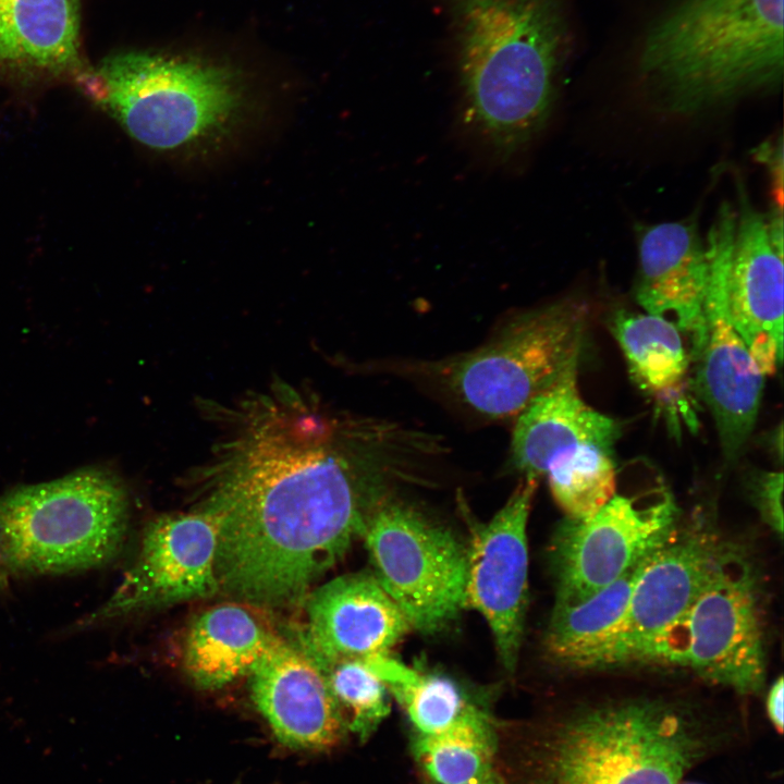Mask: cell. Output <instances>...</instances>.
I'll return each instance as SVG.
<instances>
[{
    "instance_id": "cell-8",
    "label": "cell",
    "mask_w": 784,
    "mask_h": 784,
    "mask_svg": "<svg viewBox=\"0 0 784 784\" xmlns=\"http://www.w3.org/2000/svg\"><path fill=\"white\" fill-rule=\"evenodd\" d=\"M762 584L748 550L723 539L702 587L662 638L651 664L686 667L742 696L761 693L767 666Z\"/></svg>"
},
{
    "instance_id": "cell-10",
    "label": "cell",
    "mask_w": 784,
    "mask_h": 784,
    "mask_svg": "<svg viewBox=\"0 0 784 784\" xmlns=\"http://www.w3.org/2000/svg\"><path fill=\"white\" fill-rule=\"evenodd\" d=\"M735 225L736 210L724 203L708 233L705 324L699 342L690 348L697 393L714 419L730 460L737 456L755 427L765 377L728 316L726 284Z\"/></svg>"
},
{
    "instance_id": "cell-23",
    "label": "cell",
    "mask_w": 784,
    "mask_h": 784,
    "mask_svg": "<svg viewBox=\"0 0 784 784\" xmlns=\"http://www.w3.org/2000/svg\"><path fill=\"white\" fill-rule=\"evenodd\" d=\"M649 553L585 601L554 605L547 647L555 660L576 669L593 670L625 616L634 584Z\"/></svg>"
},
{
    "instance_id": "cell-4",
    "label": "cell",
    "mask_w": 784,
    "mask_h": 784,
    "mask_svg": "<svg viewBox=\"0 0 784 784\" xmlns=\"http://www.w3.org/2000/svg\"><path fill=\"white\" fill-rule=\"evenodd\" d=\"M636 60L640 87L672 113L773 90L783 77V0H674L646 28Z\"/></svg>"
},
{
    "instance_id": "cell-12",
    "label": "cell",
    "mask_w": 784,
    "mask_h": 784,
    "mask_svg": "<svg viewBox=\"0 0 784 784\" xmlns=\"http://www.w3.org/2000/svg\"><path fill=\"white\" fill-rule=\"evenodd\" d=\"M722 541L703 522L677 524L647 556L625 616L593 670L651 664L662 638L702 587Z\"/></svg>"
},
{
    "instance_id": "cell-6",
    "label": "cell",
    "mask_w": 784,
    "mask_h": 784,
    "mask_svg": "<svg viewBox=\"0 0 784 784\" xmlns=\"http://www.w3.org/2000/svg\"><path fill=\"white\" fill-rule=\"evenodd\" d=\"M85 87L134 139L158 150L220 137L245 102L230 69L147 52L107 58L86 75Z\"/></svg>"
},
{
    "instance_id": "cell-25",
    "label": "cell",
    "mask_w": 784,
    "mask_h": 784,
    "mask_svg": "<svg viewBox=\"0 0 784 784\" xmlns=\"http://www.w3.org/2000/svg\"><path fill=\"white\" fill-rule=\"evenodd\" d=\"M550 491L566 517H587L616 494L613 449L584 444L558 457L548 468Z\"/></svg>"
},
{
    "instance_id": "cell-24",
    "label": "cell",
    "mask_w": 784,
    "mask_h": 784,
    "mask_svg": "<svg viewBox=\"0 0 784 784\" xmlns=\"http://www.w3.org/2000/svg\"><path fill=\"white\" fill-rule=\"evenodd\" d=\"M497 734L488 714L477 706L434 734L417 735L413 752L437 784H463L493 770Z\"/></svg>"
},
{
    "instance_id": "cell-13",
    "label": "cell",
    "mask_w": 784,
    "mask_h": 784,
    "mask_svg": "<svg viewBox=\"0 0 784 784\" xmlns=\"http://www.w3.org/2000/svg\"><path fill=\"white\" fill-rule=\"evenodd\" d=\"M217 531L213 518L196 509L156 517L146 527L137 559L122 583L77 627H93L219 591Z\"/></svg>"
},
{
    "instance_id": "cell-17",
    "label": "cell",
    "mask_w": 784,
    "mask_h": 784,
    "mask_svg": "<svg viewBox=\"0 0 784 784\" xmlns=\"http://www.w3.org/2000/svg\"><path fill=\"white\" fill-rule=\"evenodd\" d=\"M307 601L303 645L318 663L387 654L411 629L372 574L334 578Z\"/></svg>"
},
{
    "instance_id": "cell-7",
    "label": "cell",
    "mask_w": 784,
    "mask_h": 784,
    "mask_svg": "<svg viewBox=\"0 0 784 784\" xmlns=\"http://www.w3.org/2000/svg\"><path fill=\"white\" fill-rule=\"evenodd\" d=\"M127 519L125 489L101 468L16 487L0 497V568L47 575L101 566L121 549Z\"/></svg>"
},
{
    "instance_id": "cell-28",
    "label": "cell",
    "mask_w": 784,
    "mask_h": 784,
    "mask_svg": "<svg viewBox=\"0 0 784 784\" xmlns=\"http://www.w3.org/2000/svg\"><path fill=\"white\" fill-rule=\"evenodd\" d=\"M754 157L761 163L768 166L772 177L775 205L783 206V145L782 137L777 140H769L755 149Z\"/></svg>"
},
{
    "instance_id": "cell-19",
    "label": "cell",
    "mask_w": 784,
    "mask_h": 784,
    "mask_svg": "<svg viewBox=\"0 0 784 784\" xmlns=\"http://www.w3.org/2000/svg\"><path fill=\"white\" fill-rule=\"evenodd\" d=\"M638 247V304L648 314L672 315L678 329L690 336L693 348L702 335L709 271L695 220L645 228Z\"/></svg>"
},
{
    "instance_id": "cell-2",
    "label": "cell",
    "mask_w": 784,
    "mask_h": 784,
    "mask_svg": "<svg viewBox=\"0 0 784 784\" xmlns=\"http://www.w3.org/2000/svg\"><path fill=\"white\" fill-rule=\"evenodd\" d=\"M739 719L684 695L587 699L537 730L525 756L526 784H679L739 747Z\"/></svg>"
},
{
    "instance_id": "cell-21",
    "label": "cell",
    "mask_w": 784,
    "mask_h": 784,
    "mask_svg": "<svg viewBox=\"0 0 784 784\" xmlns=\"http://www.w3.org/2000/svg\"><path fill=\"white\" fill-rule=\"evenodd\" d=\"M78 0H0V64L63 72L79 65Z\"/></svg>"
},
{
    "instance_id": "cell-22",
    "label": "cell",
    "mask_w": 784,
    "mask_h": 784,
    "mask_svg": "<svg viewBox=\"0 0 784 784\" xmlns=\"http://www.w3.org/2000/svg\"><path fill=\"white\" fill-rule=\"evenodd\" d=\"M611 331L637 385L670 411L671 406L681 407L689 357L674 321L620 310L611 320Z\"/></svg>"
},
{
    "instance_id": "cell-18",
    "label": "cell",
    "mask_w": 784,
    "mask_h": 784,
    "mask_svg": "<svg viewBox=\"0 0 784 784\" xmlns=\"http://www.w3.org/2000/svg\"><path fill=\"white\" fill-rule=\"evenodd\" d=\"M579 359L571 363L514 419L509 462L523 477L538 479L558 457L584 444L613 449L621 436L618 421L581 397Z\"/></svg>"
},
{
    "instance_id": "cell-9",
    "label": "cell",
    "mask_w": 784,
    "mask_h": 784,
    "mask_svg": "<svg viewBox=\"0 0 784 784\" xmlns=\"http://www.w3.org/2000/svg\"><path fill=\"white\" fill-rule=\"evenodd\" d=\"M363 536L372 575L411 627L436 633L465 608L467 551L450 530L387 494Z\"/></svg>"
},
{
    "instance_id": "cell-15",
    "label": "cell",
    "mask_w": 784,
    "mask_h": 784,
    "mask_svg": "<svg viewBox=\"0 0 784 784\" xmlns=\"http://www.w3.org/2000/svg\"><path fill=\"white\" fill-rule=\"evenodd\" d=\"M252 699L277 739L298 750H326L346 727L326 674L304 645L281 636L249 672Z\"/></svg>"
},
{
    "instance_id": "cell-16",
    "label": "cell",
    "mask_w": 784,
    "mask_h": 784,
    "mask_svg": "<svg viewBox=\"0 0 784 784\" xmlns=\"http://www.w3.org/2000/svg\"><path fill=\"white\" fill-rule=\"evenodd\" d=\"M783 256L773 247L764 215L738 183V208L727 274L730 319L764 376L783 359Z\"/></svg>"
},
{
    "instance_id": "cell-27",
    "label": "cell",
    "mask_w": 784,
    "mask_h": 784,
    "mask_svg": "<svg viewBox=\"0 0 784 784\" xmlns=\"http://www.w3.org/2000/svg\"><path fill=\"white\" fill-rule=\"evenodd\" d=\"M751 498L762 520L770 529L783 537V473L761 471L752 478Z\"/></svg>"
},
{
    "instance_id": "cell-1",
    "label": "cell",
    "mask_w": 784,
    "mask_h": 784,
    "mask_svg": "<svg viewBox=\"0 0 784 784\" xmlns=\"http://www.w3.org/2000/svg\"><path fill=\"white\" fill-rule=\"evenodd\" d=\"M217 433L187 480L229 548L271 571L342 556L394 474L426 456L422 436L331 409L278 379L205 407Z\"/></svg>"
},
{
    "instance_id": "cell-3",
    "label": "cell",
    "mask_w": 784,
    "mask_h": 784,
    "mask_svg": "<svg viewBox=\"0 0 784 784\" xmlns=\"http://www.w3.org/2000/svg\"><path fill=\"white\" fill-rule=\"evenodd\" d=\"M465 123L499 160L546 125L569 44L567 0H449Z\"/></svg>"
},
{
    "instance_id": "cell-5",
    "label": "cell",
    "mask_w": 784,
    "mask_h": 784,
    "mask_svg": "<svg viewBox=\"0 0 784 784\" xmlns=\"http://www.w3.org/2000/svg\"><path fill=\"white\" fill-rule=\"evenodd\" d=\"M586 303L567 296L510 315L478 347L438 359L375 362L481 421L516 416L580 358Z\"/></svg>"
},
{
    "instance_id": "cell-11",
    "label": "cell",
    "mask_w": 784,
    "mask_h": 784,
    "mask_svg": "<svg viewBox=\"0 0 784 784\" xmlns=\"http://www.w3.org/2000/svg\"><path fill=\"white\" fill-rule=\"evenodd\" d=\"M679 523L667 491L615 494L590 516L565 517L551 543L555 605H574L607 587L654 550Z\"/></svg>"
},
{
    "instance_id": "cell-14",
    "label": "cell",
    "mask_w": 784,
    "mask_h": 784,
    "mask_svg": "<svg viewBox=\"0 0 784 784\" xmlns=\"http://www.w3.org/2000/svg\"><path fill=\"white\" fill-rule=\"evenodd\" d=\"M538 487L523 477L505 504L473 530L467 551L465 608L478 611L493 634L499 657L515 670L528 596L527 523Z\"/></svg>"
},
{
    "instance_id": "cell-20",
    "label": "cell",
    "mask_w": 784,
    "mask_h": 784,
    "mask_svg": "<svg viewBox=\"0 0 784 784\" xmlns=\"http://www.w3.org/2000/svg\"><path fill=\"white\" fill-rule=\"evenodd\" d=\"M279 637L244 604H218L193 622L184 645V670L197 687L220 689L248 675Z\"/></svg>"
},
{
    "instance_id": "cell-26",
    "label": "cell",
    "mask_w": 784,
    "mask_h": 784,
    "mask_svg": "<svg viewBox=\"0 0 784 784\" xmlns=\"http://www.w3.org/2000/svg\"><path fill=\"white\" fill-rule=\"evenodd\" d=\"M346 731L367 739L390 712L389 689L363 659L319 663Z\"/></svg>"
},
{
    "instance_id": "cell-30",
    "label": "cell",
    "mask_w": 784,
    "mask_h": 784,
    "mask_svg": "<svg viewBox=\"0 0 784 784\" xmlns=\"http://www.w3.org/2000/svg\"><path fill=\"white\" fill-rule=\"evenodd\" d=\"M463 784H506L495 770L487 773L486 775L476 780L463 783Z\"/></svg>"
},
{
    "instance_id": "cell-31",
    "label": "cell",
    "mask_w": 784,
    "mask_h": 784,
    "mask_svg": "<svg viewBox=\"0 0 784 784\" xmlns=\"http://www.w3.org/2000/svg\"><path fill=\"white\" fill-rule=\"evenodd\" d=\"M679 784H703V783H698V782H690V781H689V782H687V781H685V780H684V781H683V782H681Z\"/></svg>"
},
{
    "instance_id": "cell-29",
    "label": "cell",
    "mask_w": 784,
    "mask_h": 784,
    "mask_svg": "<svg viewBox=\"0 0 784 784\" xmlns=\"http://www.w3.org/2000/svg\"><path fill=\"white\" fill-rule=\"evenodd\" d=\"M784 679L780 675L769 687L765 696V713L777 734L783 733Z\"/></svg>"
}]
</instances>
